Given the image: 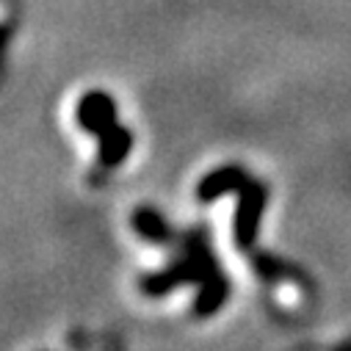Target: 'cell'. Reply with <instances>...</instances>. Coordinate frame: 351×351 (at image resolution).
<instances>
[{
    "instance_id": "1",
    "label": "cell",
    "mask_w": 351,
    "mask_h": 351,
    "mask_svg": "<svg viewBox=\"0 0 351 351\" xmlns=\"http://www.w3.org/2000/svg\"><path fill=\"white\" fill-rule=\"evenodd\" d=\"M77 117H80V122L86 125V130H92V133H97V136L103 138V158H106V160L114 163V160H119V158L128 152L130 136L119 128L117 114H114V103H111L106 95H100V92L86 95V97L80 100Z\"/></svg>"
}]
</instances>
